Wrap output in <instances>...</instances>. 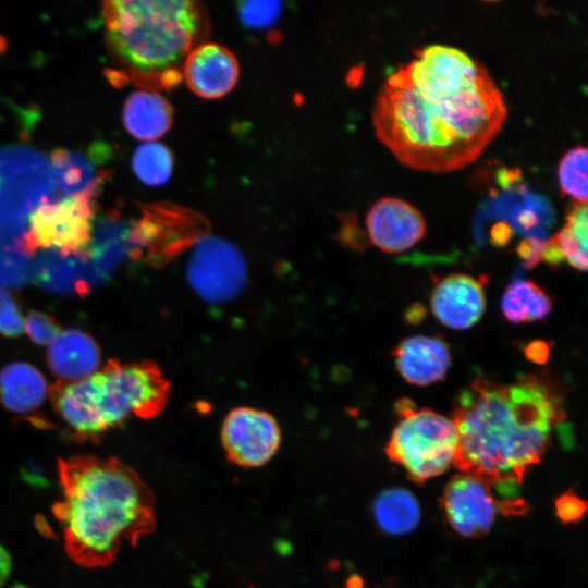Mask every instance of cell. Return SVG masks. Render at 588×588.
Listing matches in <instances>:
<instances>
[{
  "instance_id": "cell-3",
  "label": "cell",
  "mask_w": 588,
  "mask_h": 588,
  "mask_svg": "<svg viewBox=\"0 0 588 588\" xmlns=\"http://www.w3.org/2000/svg\"><path fill=\"white\" fill-rule=\"evenodd\" d=\"M58 474L62 499L52 512L76 564L108 566L124 541L135 546L154 530V493L118 458L74 455L59 460Z\"/></svg>"
},
{
  "instance_id": "cell-23",
  "label": "cell",
  "mask_w": 588,
  "mask_h": 588,
  "mask_svg": "<svg viewBox=\"0 0 588 588\" xmlns=\"http://www.w3.org/2000/svg\"><path fill=\"white\" fill-rule=\"evenodd\" d=\"M587 204L575 203L565 225L553 235L566 261L574 268L587 269L588 216Z\"/></svg>"
},
{
  "instance_id": "cell-16",
  "label": "cell",
  "mask_w": 588,
  "mask_h": 588,
  "mask_svg": "<svg viewBox=\"0 0 588 588\" xmlns=\"http://www.w3.org/2000/svg\"><path fill=\"white\" fill-rule=\"evenodd\" d=\"M396 369L409 383L427 385L442 380L451 355L440 338L415 335L402 341L393 351Z\"/></svg>"
},
{
  "instance_id": "cell-27",
  "label": "cell",
  "mask_w": 588,
  "mask_h": 588,
  "mask_svg": "<svg viewBox=\"0 0 588 588\" xmlns=\"http://www.w3.org/2000/svg\"><path fill=\"white\" fill-rule=\"evenodd\" d=\"M74 262L73 261H57V262H44L40 269L39 277L41 282L49 289L53 290H66L73 283L75 290L83 294L82 287L73 275Z\"/></svg>"
},
{
  "instance_id": "cell-20",
  "label": "cell",
  "mask_w": 588,
  "mask_h": 588,
  "mask_svg": "<svg viewBox=\"0 0 588 588\" xmlns=\"http://www.w3.org/2000/svg\"><path fill=\"white\" fill-rule=\"evenodd\" d=\"M47 391L44 376L27 363H11L0 371V400L13 413L26 415L38 409Z\"/></svg>"
},
{
  "instance_id": "cell-30",
  "label": "cell",
  "mask_w": 588,
  "mask_h": 588,
  "mask_svg": "<svg viewBox=\"0 0 588 588\" xmlns=\"http://www.w3.org/2000/svg\"><path fill=\"white\" fill-rule=\"evenodd\" d=\"M587 509V504L573 491H567L555 501L558 516L565 523L579 520Z\"/></svg>"
},
{
  "instance_id": "cell-10",
  "label": "cell",
  "mask_w": 588,
  "mask_h": 588,
  "mask_svg": "<svg viewBox=\"0 0 588 588\" xmlns=\"http://www.w3.org/2000/svg\"><path fill=\"white\" fill-rule=\"evenodd\" d=\"M49 161L25 147L0 150V199L26 213L42 200L53 198L54 183Z\"/></svg>"
},
{
  "instance_id": "cell-34",
  "label": "cell",
  "mask_w": 588,
  "mask_h": 588,
  "mask_svg": "<svg viewBox=\"0 0 588 588\" xmlns=\"http://www.w3.org/2000/svg\"><path fill=\"white\" fill-rule=\"evenodd\" d=\"M12 560L7 549L0 544V588L10 576Z\"/></svg>"
},
{
  "instance_id": "cell-7",
  "label": "cell",
  "mask_w": 588,
  "mask_h": 588,
  "mask_svg": "<svg viewBox=\"0 0 588 588\" xmlns=\"http://www.w3.org/2000/svg\"><path fill=\"white\" fill-rule=\"evenodd\" d=\"M91 376L108 430L122 425L131 414L144 419L157 416L169 399L170 383L150 360L121 364L109 359Z\"/></svg>"
},
{
  "instance_id": "cell-14",
  "label": "cell",
  "mask_w": 588,
  "mask_h": 588,
  "mask_svg": "<svg viewBox=\"0 0 588 588\" xmlns=\"http://www.w3.org/2000/svg\"><path fill=\"white\" fill-rule=\"evenodd\" d=\"M483 277L456 273L440 280L431 293L436 318L453 330H466L482 316L486 305Z\"/></svg>"
},
{
  "instance_id": "cell-15",
  "label": "cell",
  "mask_w": 588,
  "mask_h": 588,
  "mask_svg": "<svg viewBox=\"0 0 588 588\" xmlns=\"http://www.w3.org/2000/svg\"><path fill=\"white\" fill-rule=\"evenodd\" d=\"M51 402L79 440L99 439L107 430L93 376L71 381L58 380L49 388Z\"/></svg>"
},
{
  "instance_id": "cell-18",
  "label": "cell",
  "mask_w": 588,
  "mask_h": 588,
  "mask_svg": "<svg viewBox=\"0 0 588 588\" xmlns=\"http://www.w3.org/2000/svg\"><path fill=\"white\" fill-rule=\"evenodd\" d=\"M47 363L62 381L79 380L95 372L100 364V348L86 332L60 331L49 343Z\"/></svg>"
},
{
  "instance_id": "cell-33",
  "label": "cell",
  "mask_w": 588,
  "mask_h": 588,
  "mask_svg": "<svg viewBox=\"0 0 588 588\" xmlns=\"http://www.w3.org/2000/svg\"><path fill=\"white\" fill-rule=\"evenodd\" d=\"M548 354L549 348L543 342H534L526 350L527 357L536 363H543L547 359Z\"/></svg>"
},
{
  "instance_id": "cell-22",
  "label": "cell",
  "mask_w": 588,
  "mask_h": 588,
  "mask_svg": "<svg viewBox=\"0 0 588 588\" xmlns=\"http://www.w3.org/2000/svg\"><path fill=\"white\" fill-rule=\"evenodd\" d=\"M551 308L552 301L546 291L524 279L512 281L501 301L503 316L513 323L543 320Z\"/></svg>"
},
{
  "instance_id": "cell-29",
  "label": "cell",
  "mask_w": 588,
  "mask_h": 588,
  "mask_svg": "<svg viewBox=\"0 0 588 588\" xmlns=\"http://www.w3.org/2000/svg\"><path fill=\"white\" fill-rule=\"evenodd\" d=\"M24 329V320L16 301L5 291L0 290V334L17 336Z\"/></svg>"
},
{
  "instance_id": "cell-12",
  "label": "cell",
  "mask_w": 588,
  "mask_h": 588,
  "mask_svg": "<svg viewBox=\"0 0 588 588\" xmlns=\"http://www.w3.org/2000/svg\"><path fill=\"white\" fill-rule=\"evenodd\" d=\"M366 226L371 243L384 253H401L419 242L426 222L419 210L397 197L378 199L368 210Z\"/></svg>"
},
{
  "instance_id": "cell-31",
  "label": "cell",
  "mask_w": 588,
  "mask_h": 588,
  "mask_svg": "<svg viewBox=\"0 0 588 588\" xmlns=\"http://www.w3.org/2000/svg\"><path fill=\"white\" fill-rule=\"evenodd\" d=\"M543 244L536 237H526L519 243L517 254L526 268L531 269L542 260Z\"/></svg>"
},
{
  "instance_id": "cell-37",
  "label": "cell",
  "mask_w": 588,
  "mask_h": 588,
  "mask_svg": "<svg viewBox=\"0 0 588 588\" xmlns=\"http://www.w3.org/2000/svg\"><path fill=\"white\" fill-rule=\"evenodd\" d=\"M350 588H362V581L358 577H352L348 584Z\"/></svg>"
},
{
  "instance_id": "cell-6",
  "label": "cell",
  "mask_w": 588,
  "mask_h": 588,
  "mask_svg": "<svg viewBox=\"0 0 588 588\" xmlns=\"http://www.w3.org/2000/svg\"><path fill=\"white\" fill-rule=\"evenodd\" d=\"M100 187L42 200L28 215V226L15 243L24 254L49 249L61 257L88 259Z\"/></svg>"
},
{
  "instance_id": "cell-24",
  "label": "cell",
  "mask_w": 588,
  "mask_h": 588,
  "mask_svg": "<svg viewBox=\"0 0 588 588\" xmlns=\"http://www.w3.org/2000/svg\"><path fill=\"white\" fill-rule=\"evenodd\" d=\"M132 168L143 183L160 186L170 180L173 157L167 146L157 142H146L135 149Z\"/></svg>"
},
{
  "instance_id": "cell-36",
  "label": "cell",
  "mask_w": 588,
  "mask_h": 588,
  "mask_svg": "<svg viewBox=\"0 0 588 588\" xmlns=\"http://www.w3.org/2000/svg\"><path fill=\"white\" fill-rule=\"evenodd\" d=\"M498 176L500 184L509 186L511 183L517 181L520 175L518 170L503 169Z\"/></svg>"
},
{
  "instance_id": "cell-8",
  "label": "cell",
  "mask_w": 588,
  "mask_h": 588,
  "mask_svg": "<svg viewBox=\"0 0 588 588\" xmlns=\"http://www.w3.org/2000/svg\"><path fill=\"white\" fill-rule=\"evenodd\" d=\"M187 278L206 301H226L238 294L245 284V260L231 243L205 236L197 242L189 257Z\"/></svg>"
},
{
  "instance_id": "cell-19",
  "label": "cell",
  "mask_w": 588,
  "mask_h": 588,
  "mask_svg": "<svg viewBox=\"0 0 588 588\" xmlns=\"http://www.w3.org/2000/svg\"><path fill=\"white\" fill-rule=\"evenodd\" d=\"M122 118L126 131L133 137L155 142L171 127L173 109L158 91L139 89L126 98Z\"/></svg>"
},
{
  "instance_id": "cell-2",
  "label": "cell",
  "mask_w": 588,
  "mask_h": 588,
  "mask_svg": "<svg viewBox=\"0 0 588 588\" xmlns=\"http://www.w3.org/2000/svg\"><path fill=\"white\" fill-rule=\"evenodd\" d=\"M562 419L559 394L538 375L505 383L476 377L458 394L452 414L457 434L453 464L491 489L519 485Z\"/></svg>"
},
{
  "instance_id": "cell-28",
  "label": "cell",
  "mask_w": 588,
  "mask_h": 588,
  "mask_svg": "<svg viewBox=\"0 0 588 588\" xmlns=\"http://www.w3.org/2000/svg\"><path fill=\"white\" fill-rule=\"evenodd\" d=\"M24 328L28 336L39 345L50 343L60 332L54 318L41 311L29 313L24 320Z\"/></svg>"
},
{
  "instance_id": "cell-1",
  "label": "cell",
  "mask_w": 588,
  "mask_h": 588,
  "mask_svg": "<svg viewBox=\"0 0 588 588\" xmlns=\"http://www.w3.org/2000/svg\"><path fill=\"white\" fill-rule=\"evenodd\" d=\"M506 114L485 66L458 48L429 45L387 77L371 119L378 139L401 163L444 173L474 162Z\"/></svg>"
},
{
  "instance_id": "cell-5",
  "label": "cell",
  "mask_w": 588,
  "mask_h": 588,
  "mask_svg": "<svg viewBox=\"0 0 588 588\" xmlns=\"http://www.w3.org/2000/svg\"><path fill=\"white\" fill-rule=\"evenodd\" d=\"M395 409L401 419L385 449L389 458L419 483L444 473L457 446L452 420L428 408L415 409L407 399L397 401Z\"/></svg>"
},
{
  "instance_id": "cell-26",
  "label": "cell",
  "mask_w": 588,
  "mask_h": 588,
  "mask_svg": "<svg viewBox=\"0 0 588 588\" xmlns=\"http://www.w3.org/2000/svg\"><path fill=\"white\" fill-rule=\"evenodd\" d=\"M241 22L248 28L264 30L274 25L282 12L280 1H244L238 4Z\"/></svg>"
},
{
  "instance_id": "cell-4",
  "label": "cell",
  "mask_w": 588,
  "mask_h": 588,
  "mask_svg": "<svg viewBox=\"0 0 588 588\" xmlns=\"http://www.w3.org/2000/svg\"><path fill=\"white\" fill-rule=\"evenodd\" d=\"M109 49L145 89L175 86L185 58L208 33L206 10L188 0H114L103 3Z\"/></svg>"
},
{
  "instance_id": "cell-9",
  "label": "cell",
  "mask_w": 588,
  "mask_h": 588,
  "mask_svg": "<svg viewBox=\"0 0 588 588\" xmlns=\"http://www.w3.org/2000/svg\"><path fill=\"white\" fill-rule=\"evenodd\" d=\"M221 440L229 461L243 467H259L275 454L281 431L268 412L242 406L224 418Z\"/></svg>"
},
{
  "instance_id": "cell-32",
  "label": "cell",
  "mask_w": 588,
  "mask_h": 588,
  "mask_svg": "<svg viewBox=\"0 0 588 588\" xmlns=\"http://www.w3.org/2000/svg\"><path fill=\"white\" fill-rule=\"evenodd\" d=\"M513 235V229L505 222L495 223L490 233L492 244L497 246L505 245Z\"/></svg>"
},
{
  "instance_id": "cell-17",
  "label": "cell",
  "mask_w": 588,
  "mask_h": 588,
  "mask_svg": "<svg viewBox=\"0 0 588 588\" xmlns=\"http://www.w3.org/2000/svg\"><path fill=\"white\" fill-rule=\"evenodd\" d=\"M108 156V147L102 144H98L87 155L64 148L54 149L49 160L54 183L53 198L101 187L108 173L98 170L96 164Z\"/></svg>"
},
{
  "instance_id": "cell-21",
  "label": "cell",
  "mask_w": 588,
  "mask_h": 588,
  "mask_svg": "<svg viewBox=\"0 0 588 588\" xmlns=\"http://www.w3.org/2000/svg\"><path fill=\"white\" fill-rule=\"evenodd\" d=\"M372 514L380 530L393 536L413 531L421 516L417 499L403 488L380 492L372 502Z\"/></svg>"
},
{
  "instance_id": "cell-35",
  "label": "cell",
  "mask_w": 588,
  "mask_h": 588,
  "mask_svg": "<svg viewBox=\"0 0 588 588\" xmlns=\"http://www.w3.org/2000/svg\"><path fill=\"white\" fill-rule=\"evenodd\" d=\"M518 224L525 229H531L538 223V217L531 209H523L518 213Z\"/></svg>"
},
{
  "instance_id": "cell-11",
  "label": "cell",
  "mask_w": 588,
  "mask_h": 588,
  "mask_svg": "<svg viewBox=\"0 0 588 588\" xmlns=\"http://www.w3.org/2000/svg\"><path fill=\"white\" fill-rule=\"evenodd\" d=\"M442 504L450 525L465 537L487 534L499 509L492 489L465 474L451 479L444 489Z\"/></svg>"
},
{
  "instance_id": "cell-13",
  "label": "cell",
  "mask_w": 588,
  "mask_h": 588,
  "mask_svg": "<svg viewBox=\"0 0 588 588\" xmlns=\"http://www.w3.org/2000/svg\"><path fill=\"white\" fill-rule=\"evenodd\" d=\"M235 56L224 46L204 41L194 47L184 60L181 76L187 87L205 99L229 94L238 81Z\"/></svg>"
},
{
  "instance_id": "cell-25",
  "label": "cell",
  "mask_w": 588,
  "mask_h": 588,
  "mask_svg": "<svg viewBox=\"0 0 588 588\" xmlns=\"http://www.w3.org/2000/svg\"><path fill=\"white\" fill-rule=\"evenodd\" d=\"M588 152L585 146L569 149L561 159L558 176L561 191L576 203L587 204Z\"/></svg>"
}]
</instances>
